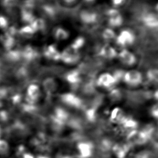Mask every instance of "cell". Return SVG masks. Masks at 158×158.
Returning <instances> with one entry per match:
<instances>
[{
  "mask_svg": "<svg viewBox=\"0 0 158 158\" xmlns=\"http://www.w3.org/2000/svg\"><path fill=\"white\" fill-rule=\"evenodd\" d=\"M43 87L48 94H53L57 91L58 84L56 80L53 78H47L43 81Z\"/></svg>",
  "mask_w": 158,
  "mask_h": 158,
  "instance_id": "9c48e42d",
  "label": "cell"
},
{
  "mask_svg": "<svg viewBox=\"0 0 158 158\" xmlns=\"http://www.w3.org/2000/svg\"><path fill=\"white\" fill-rule=\"evenodd\" d=\"M10 114L8 111H6L5 110H1L0 111V122L3 124H6L8 122L10 119Z\"/></svg>",
  "mask_w": 158,
  "mask_h": 158,
  "instance_id": "44dd1931",
  "label": "cell"
},
{
  "mask_svg": "<svg viewBox=\"0 0 158 158\" xmlns=\"http://www.w3.org/2000/svg\"><path fill=\"white\" fill-rule=\"evenodd\" d=\"M148 78L151 81L158 83V69H151L148 73Z\"/></svg>",
  "mask_w": 158,
  "mask_h": 158,
  "instance_id": "ffe728a7",
  "label": "cell"
},
{
  "mask_svg": "<svg viewBox=\"0 0 158 158\" xmlns=\"http://www.w3.org/2000/svg\"><path fill=\"white\" fill-rule=\"evenodd\" d=\"M124 82L130 86H137L143 82V77L141 73L137 70H130L123 75Z\"/></svg>",
  "mask_w": 158,
  "mask_h": 158,
  "instance_id": "6da1fadb",
  "label": "cell"
},
{
  "mask_svg": "<svg viewBox=\"0 0 158 158\" xmlns=\"http://www.w3.org/2000/svg\"><path fill=\"white\" fill-rule=\"evenodd\" d=\"M18 4V0H0V5L4 10L15 8Z\"/></svg>",
  "mask_w": 158,
  "mask_h": 158,
  "instance_id": "9a60e30c",
  "label": "cell"
},
{
  "mask_svg": "<svg viewBox=\"0 0 158 158\" xmlns=\"http://www.w3.org/2000/svg\"><path fill=\"white\" fill-rule=\"evenodd\" d=\"M35 30L31 26H25L22 28L19 31V34L24 37H28L32 35Z\"/></svg>",
  "mask_w": 158,
  "mask_h": 158,
  "instance_id": "e0dca14e",
  "label": "cell"
},
{
  "mask_svg": "<svg viewBox=\"0 0 158 158\" xmlns=\"http://www.w3.org/2000/svg\"><path fill=\"white\" fill-rule=\"evenodd\" d=\"M117 81L115 76L109 73H102L97 80V84L101 88H108L112 87Z\"/></svg>",
  "mask_w": 158,
  "mask_h": 158,
  "instance_id": "277c9868",
  "label": "cell"
},
{
  "mask_svg": "<svg viewBox=\"0 0 158 158\" xmlns=\"http://www.w3.org/2000/svg\"><path fill=\"white\" fill-rule=\"evenodd\" d=\"M123 22V19L121 15L118 13L117 11H113V13H111L110 17L109 19L110 24L112 27H119Z\"/></svg>",
  "mask_w": 158,
  "mask_h": 158,
  "instance_id": "5bb4252c",
  "label": "cell"
},
{
  "mask_svg": "<svg viewBox=\"0 0 158 158\" xmlns=\"http://www.w3.org/2000/svg\"><path fill=\"white\" fill-rule=\"evenodd\" d=\"M2 133H3V129H2L1 127L0 126V137H1Z\"/></svg>",
  "mask_w": 158,
  "mask_h": 158,
  "instance_id": "484cf974",
  "label": "cell"
},
{
  "mask_svg": "<svg viewBox=\"0 0 158 158\" xmlns=\"http://www.w3.org/2000/svg\"><path fill=\"white\" fill-rule=\"evenodd\" d=\"M44 54L50 60H60L61 52L53 45H49L44 50Z\"/></svg>",
  "mask_w": 158,
  "mask_h": 158,
  "instance_id": "8fae6325",
  "label": "cell"
},
{
  "mask_svg": "<svg viewBox=\"0 0 158 158\" xmlns=\"http://www.w3.org/2000/svg\"><path fill=\"white\" fill-rule=\"evenodd\" d=\"M156 13L158 14V3H157L156 6Z\"/></svg>",
  "mask_w": 158,
  "mask_h": 158,
  "instance_id": "4316f807",
  "label": "cell"
},
{
  "mask_svg": "<svg viewBox=\"0 0 158 158\" xmlns=\"http://www.w3.org/2000/svg\"><path fill=\"white\" fill-rule=\"evenodd\" d=\"M10 148L6 140L0 139V156H6L9 153Z\"/></svg>",
  "mask_w": 158,
  "mask_h": 158,
  "instance_id": "2e32d148",
  "label": "cell"
},
{
  "mask_svg": "<svg viewBox=\"0 0 158 158\" xmlns=\"http://www.w3.org/2000/svg\"><path fill=\"white\" fill-rule=\"evenodd\" d=\"M117 57L120 62L126 66H133L137 62V58L135 54L128 50H122L118 53Z\"/></svg>",
  "mask_w": 158,
  "mask_h": 158,
  "instance_id": "5b68a950",
  "label": "cell"
},
{
  "mask_svg": "<svg viewBox=\"0 0 158 158\" xmlns=\"http://www.w3.org/2000/svg\"><path fill=\"white\" fill-rule=\"evenodd\" d=\"M0 44L6 52L11 50L15 44L14 36L5 31L3 34L0 35Z\"/></svg>",
  "mask_w": 158,
  "mask_h": 158,
  "instance_id": "52a82bcc",
  "label": "cell"
},
{
  "mask_svg": "<svg viewBox=\"0 0 158 158\" xmlns=\"http://www.w3.org/2000/svg\"><path fill=\"white\" fill-rule=\"evenodd\" d=\"M66 3H72L75 2L76 0H64Z\"/></svg>",
  "mask_w": 158,
  "mask_h": 158,
  "instance_id": "cb8c5ba5",
  "label": "cell"
},
{
  "mask_svg": "<svg viewBox=\"0 0 158 158\" xmlns=\"http://www.w3.org/2000/svg\"><path fill=\"white\" fill-rule=\"evenodd\" d=\"M68 79L69 81L72 82L73 83H75V82H77L79 81V75L76 72H73L71 73L70 75L68 76Z\"/></svg>",
  "mask_w": 158,
  "mask_h": 158,
  "instance_id": "7402d4cb",
  "label": "cell"
},
{
  "mask_svg": "<svg viewBox=\"0 0 158 158\" xmlns=\"http://www.w3.org/2000/svg\"><path fill=\"white\" fill-rule=\"evenodd\" d=\"M100 55L106 59L111 60L117 57L118 53L113 47L109 44H106L101 49Z\"/></svg>",
  "mask_w": 158,
  "mask_h": 158,
  "instance_id": "30bf717a",
  "label": "cell"
},
{
  "mask_svg": "<svg viewBox=\"0 0 158 158\" xmlns=\"http://www.w3.org/2000/svg\"><path fill=\"white\" fill-rule=\"evenodd\" d=\"M79 58L78 50L71 45L61 52L60 60L66 64H75L78 61Z\"/></svg>",
  "mask_w": 158,
  "mask_h": 158,
  "instance_id": "7a4b0ae2",
  "label": "cell"
},
{
  "mask_svg": "<svg viewBox=\"0 0 158 158\" xmlns=\"http://www.w3.org/2000/svg\"><path fill=\"white\" fill-rule=\"evenodd\" d=\"M60 99L66 105L74 108H79L83 105L81 99L71 93H65L62 94Z\"/></svg>",
  "mask_w": 158,
  "mask_h": 158,
  "instance_id": "8992f818",
  "label": "cell"
},
{
  "mask_svg": "<svg viewBox=\"0 0 158 158\" xmlns=\"http://www.w3.org/2000/svg\"><path fill=\"white\" fill-rule=\"evenodd\" d=\"M103 38L106 41H111L113 39H116V35L115 32L111 29H106L104 30L103 33Z\"/></svg>",
  "mask_w": 158,
  "mask_h": 158,
  "instance_id": "d6986e66",
  "label": "cell"
},
{
  "mask_svg": "<svg viewBox=\"0 0 158 158\" xmlns=\"http://www.w3.org/2000/svg\"><path fill=\"white\" fill-rule=\"evenodd\" d=\"M9 20L5 15L0 14V30H6L9 27Z\"/></svg>",
  "mask_w": 158,
  "mask_h": 158,
  "instance_id": "ac0fdd59",
  "label": "cell"
},
{
  "mask_svg": "<svg viewBox=\"0 0 158 158\" xmlns=\"http://www.w3.org/2000/svg\"><path fill=\"white\" fill-rule=\"evenodd\" d=\"M88 1H92V0H88Z\"/></svg>",
  "mask_w": 158,
  "mask_h": 158,
  "instance_id": "83f0119b",
  "label": "cell"
},
{
  "mask_svg": "<svg viewBox=\"0 0 158 158\" xmlns=\"http://www.w3.org/2000/svg\"><path fill=\"white\" fill-rule=\"evenodd\" d=\"M41 91L39 86L35 84H31L27 89V97L29 102H35L40 98Z\"/></svg>",
  "mask_w": 158,
  "mask_h": 158,
  "instance_id": "ba28073f",
  "label": "cell"
},
{
  "mask_svg": "<svg viewBox=\"0 0 158 158\" xmlns=\"http://www.w3.org/2000/svg\"><path fill=\"white\" fill-rule=\"evenodd\" d=\"M113 2L115 4H119L122 2V0H113Z\"/></svg>",
  "mask_w": 158,
  "mask_h": 158,
  "instance_id": "d4e9b609",
  "label": "cell"
},
{
  "mask_svg": "<svg viewBox=\"0 0 158 158\" xmlns=\"http://www.w3.org/2000/svg\"><path fill=\"white\" fill-rule=\"evenodd\" d=\"M124 113V111L121 108L119 107H114L110 112V119L114 123L124 121L125 119Z\"/></svg>",
  "mask_w": 158,
  "mask_h": 158,
  "instance_id": "7c38bea8",
  "label": "cell"
},
{
  "mask_svg": "<svg viewBox=\"0 0 158 158\" xmlns=\"http://www.w3.org/2000/svg\"><path fill=\"white\" fill-rule=\"evenodd\" d=\"M53 36L58 41L66 40L69 36V32L64 28L58 27L56 28L53 31Z\"/></svg>",
  "mask_w": 158,
  "mask_h": 158,
  "instance_id": "4fadbf2b",
  "label": "cell"
},
{
  "mask_svg": "<svg viewBox=\"0 0 158 158\" xmlns=\"http://www.w3.org/2000/svg\"><path fill=\"white\" fill-rule=\"evenodd\" d=\"M152 113L153 115L158 118V107H156L153 108L152 110Z\"/></svg>",
  "mask_w": 158,
  "mask_h": 158,
  "instance_id": "603a6c76",
  "label": "cell"
},
{
  "mask_svg": "<svg viewBox=\"0 0 158 158\" xmlns=\"http://www.w3.org/2000/svg\"><path fill=\"white\" fill-rule=\"evenodd\" d=\"M135 40L134 34L131 31L124 30L117 36L116 42L118 45L125 47L132 44Z\"/></svg>",
  "mask_w": 158,
  "mask_h": 158,
  "instance_id": "3957f363",
  "label": "cell"
}]
</instances>
